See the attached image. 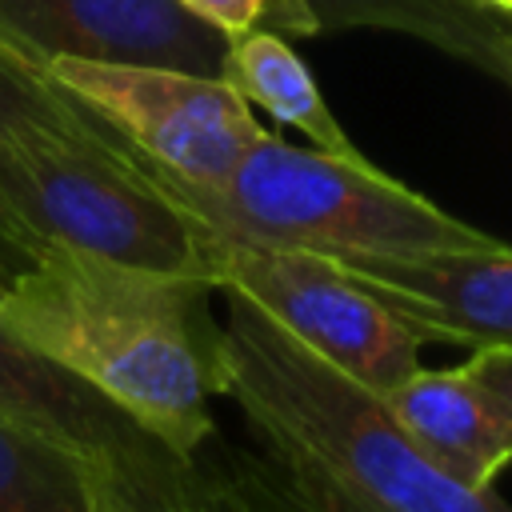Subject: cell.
I'll return each instance as SVG.
<instances>
[{"instance_id":"6da1fadb","label":"cell","mask_w":512,"mask_h":512,"mask_svg":"<svg viewBox=\"0 0 512 512\" xmlns=\"http://www.w3.org/2000/svg\"><path fill=\"white\" fill-rule=\"evenodd\" d=\"M216 284L92 256H40L0 288L4 328L96 388L180 456L216 436L224 392Z\"/></svg>"},{"instance_id":"7a4b0ae2","label":"cell","mask_w":512,"mask_h":512,"mask_svg":"<svg viewBox=\"0 0 512 512\" xmlns=\"http://www.w3.org/2000/svg\"><path fill=\"white\" fill-rule=\"evenodd\" d=\"M224 296V396L240 404L264 448L312 468L384 512H512L440 472L400 428L384 392L328 364L256 304Z\"/></svg>"},{"instance_id":"3957f363","label":"cell","mask_w":512,"mask_h":512,"mask_svg":"<svg viewBox=\"0 0 512 512\" xmlns=\"http://www.w3.org/2000/svg\"><path fill=\"white\" fill-rule=\"evenodd\" d=\"M92 256L212 280V228L108 128L24 124L0 136V264Z\"/></svg>"},{"instance_id":"277c9868","label":"cell","mask_w":512,"mask_h":512,"mask_svg":"<svg viewBox=\"0 0 512 512\" xmlns=\"http://www.w3.org/2000/svg\"><path fill=\"white\" fill-rule=\"evenodd\" d=\"M156 180L212 232L324 256H412L488 248L496 236L448 216L364 156H336L264 136L212 188Z\"/></svg>"},{"instance_id":"5b68a950","label":"cell","mask_w":512,"mask_h":512,"mask_svg":"<svg viewBox=\"0 0 512 512\" xmlns=\"http://www.w3.org/2000/svg\"><path fill=\"white\" fill-rule=\"evenodd\" d=\"M48 76L152 172L180 184L212 188L228 180L248 148L268 136L224 76L80 56L48 60Z\"/></svg>"},{"instance_id":"8992f818","label":"cell","mask_w":512,"mask_h":512,"mask_svg":"<svg viewBox=\"0 0 512 512\" xmlns=\"http://www.w3.org/2000/svg\"><path fill=\"white\" fill-rule=\"evenodd\" d=\"M212 280L216 292L244 296L292 340L376 392L420 368L424 340L324 252L212 232Z\"/></svg>"},{"instance_id":"52a82bcc","label":"cell","mask_w":512,"mask_h":512,"mask_svg":"<svg viewBox=\"0 0 512 512\" xmlns=\"http://www.w3.org/2000/svg\"><path fill=\"white\" fill-rule=\"evenodd\" d=\"M0 32L48 68L56 56L224 76L228 40L180 0H0Z\"/></svg>"},{"instance_id":"ba28073f","label":"cell","mask_w":512,"mask_h":512,"mask_svg":"<svg viewBox=\"0 0 512 512\" xmlns=\"http://www.w3.org/2000/svg\"><path fill=\"white\" fill-rule=\"evenodd\" d=\"M380 296L420 340L512 348V248H452L412 256H332Z\"/></svg>"},{"instance_id":"9c48e42d","label":"cell","mask_w":512,"mask_h":512,"mask_svg":"<svg viewBox=\"0 0 512 512\" xmlns=\"http://www.w3.org/2000/svg\"><path fill=\"white\" fill-rule=\"evenodd\" d=\"M412 444L456 484L492 492V480L512 464V420L460 368H416L384 392Z\"/></svg>"},{"instance_id":"30bf717a","label":"cell","mask_w":512,"mask_h":512,"mask_svg":"<svg viewBox=\"0 0 512 512\" xmlns=\"http://www.w3.org/2000/svg\"><path fill=\"white\" fill-rule=\"evenodd\" d=\"M8 280V268L0 264V288ZM0 408L44 428L60 444H68L80 456H96L132 432L140 424L124 416L116 404H108L96 388L16 340L0 320Z\"/></svg>"},{"instance_id":"8fae6325","label":"cell","mask_w":512,"mask_h":512,"mask_svg":"<svg viewBox=\"0 0 512 512\" xmlns=\"http://www.w3.org/2000/svg\"><path fill=\"white\" fill-rule=\"evenodd\" d=\"M500 12L480 0H268L256 28L280 36H324L348 28L404 32L436 44L468 64H480V52L492 36Z\"/></svg>"},{"instance_id":"7c38bea8","label":"cell","mask_w":512,"mask_h":512,"mask_svg":"<svg viewBox=\"0 0 512 512\" xmlns=\"http://www.w3.org/2000/svg\"><path fill=\"white\" fill-rule=\"evenodd\" d=\"M84 464L92 512H232L200 452L180 456L144 428L96 456H84Z\"/></svg>"},{"instance_id":"4fadbf2b","label":"cell","mask_w":512,"mask_h":512,"mask_svg":"<svg viewBox=\"0 0 512 512\" xmlns=\"http://www.w3.org/2000/svg\"><path fill=\"white\" fill-rule=\"evenodd\" d=\"M224 80L252 108H264L280 124L304 132L312 140V148H324L336 156H364L348 140V132L340 128L332 108L324 104L308 64L296 56L288 36H280L272 28H248L240 36H232L228 56H224Z\"/></svg>"},{"instance_id":"5bb4252c","label":"cell","mask_w":512,"mask_h":512,"mask_svg":"<svg viewBox=\"0 0 512 512\" xmlns=\"http://www.w3.org/2000/svg\"><path fill=\"white\" fill-rule=\"evenodd\" d=\"M0 512H92L84 456L4 408H0Z\"/></svg>"},{"instance_id":"9a60e30c","label":"cell","mask_w":512,"mask_h":512,"mask_svg":"<svg viewBox=\"0 0 512 512\" xmlns=\"http://www.w3.org/2000/svg\"><path fill=\"white\" fill-rule=\"evenodd\" d=\"M204 456V452H200ZM232 504V512H324L308 488L296 480V472L276 460L268 448H220L216 456H204Z\"/></svg>"},{"instance_id":"2e32d148","label":"cell","mask_w":512,"mask_h":512,"mask_svg":"<svg viewBox=\"0 0 512 512\" xmlns=\"http://www.w3.org/2000/svg\"><path fill=\"white\" fill-rule=\"evenodd\" d=\"M24 124H52V128H104L92 120L48 72L0 52V136Z\"/></svg>"},{"instance_id":"e0dca14e","label":"cell","mask_w":512,"mask_h":512,"mask_svg":"<svg viewBox=\"0 0 512 512\" xmlns=\"http://www.w3.org/2000/svg\"><path fill=\"white\" fill-rule=\"evenodd\" d=\"M464 372L500 404V412L512 420V348H472L464 360Z\"/></svg>"},{"instance_id":"ac0fdd59","label":"cell","mask_w":512,"mask_h":512,"mask_svg":"<svg viewBox=\"0 0 512 512\" xmlns=\"http://www.w3.org/2000/svg\"><path fill=\"white\" fill-rule=\"evenodd\" d=\"M180 4L224 36H240V32L256 28L268 8V0H180Z\"/></svg>"},{"instance_id":"d6986e66","label":"cell","mask_w":512,"mask_h":512,"mask_svg":"<svg viewBox=\"0 0 512 512\" xmlns=\"http://www.w3.org/2000/svg\"><path fill=\"white\" fill-rule=\"evenodd\" d=\"M276 460H280V456H276ZM284 464H288V460H284ZM288 468L296 472V480L308 488V496H312L324 512H384V508H376V504H368V500L344 492L340 484H332L328 476H320V472H312V468H300V464H288Z\"/></svg>"},{"instance_id":"ffe728a7","label":"cell","mask_w":512,"mask_h":512,"mask_svg":"<svg viewBox=\"0 0 512 512\" xmlns=\"http://www.w3.org/2000/svg\"><path fill=\"white\" fill-rule=\"evenodd\" d=\"M476 68H484V72H492L500 84H508L512 88V24H496L492 28V36H488V44H484V52H480V64Z\"/></svg>"},{"instance_id":"44dd1931","label":"cell","mask_w":512,"mask_h":512,"mask_svg":"<svg viewBox=\"0 0 512 512\" xmlns=\"http://www.w3.org/2000/svg\"><path fill=\"white\" fill-rule=\"evenodd\" d=\"M0 52H8V56H16V60H24V64H32V68H40V72H48V68H44L40 60H32V56H28V52H24L20 44H12V40H8L4 32H0Z\"/></svg>"},{"instance_id":"7402d4cb","label":"cell","mask_w":512,"mask_h":512,"mask_svg":"<svg viewBox=\"0 0 512 512\" xmlns=\"http://www.w3.org/2000/svg\"><path fill=\"white\" fill-rule=\"evenodd\" d=\"M484 8H492V12H500V16H508L512 20V0H480Z\"/></svg>"}]
</instances>
